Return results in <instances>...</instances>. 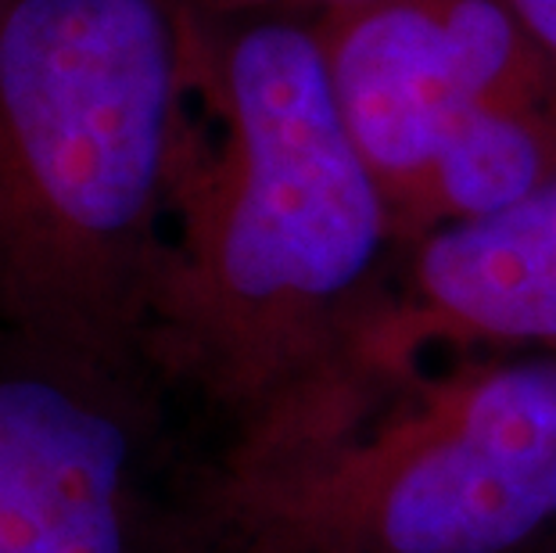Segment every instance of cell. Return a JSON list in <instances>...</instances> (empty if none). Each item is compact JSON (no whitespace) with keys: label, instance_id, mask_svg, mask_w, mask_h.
Here are the masks:
<instances>
[{"label":"cell","instance_id":"cell-1","mask_svg":"<svg viewBox=\"0 0 556 553\" xmlns=\"http://www.w3.org/2000/svg\"><path fill=\"white\" fill-rule=\"evenodd\" d=\"M187 84L144 360L238 425L356 345L395 238L309 22L191 11Z\"/></svg>","mask_w":556,"mask_h":553},{"label":"cell","instance_id":"cell-2","mask_svg":"<svg viewBox=\"0 0 556 553\" xmlns=\"http://www.w3.org/2000/svg\"><path fill=\"white\" fill-rule=\"evenodd\" d=\"M208 553H517L556 528V352L349 349L230 439L194 500Z\"/></svg>","mask_w":556,"mask_h":553},{"label":"cell","instance_id":"cell-3","mask_svg":"<svg viewBox=\"0 0 556 553\" xmlns=\"http://www.w3.org/2000/svg\"><path fill=\"white\" fill-rule=\"evenodd\" d=\"M184 0H0V327L144 360L187 129Z\"/></svg>","mask_w":556,"mask_h":553},{"label":"cell","instance_id":"cell-4","mask_svg":"<svg viewBox=\"0 0 556 553\" xmlns=\"http://www.w3.org/2000/svg\"><path fill=\"white\" fill-rule=\"evenodd\" d=\"M0 363V553H144L151 370L29 345Z\"/></svg>","mask_w":556,"mask_h":553},{"label":"cell","instance_id":"cell-5","mask_svg":"<svg viewBox=\"0 0 556 553\" xmlns=\"http://www.w3.org/2000/svg\"><path fill=\"white\" fill-rule=\"evenodd\" d=\"M409 249L402 285H388L352 349L377 360L470 345L556 352V184Z\"/></svg>","mask_w":556,"mask_h":553},{"label":"cell","instance_id":"cell-6","mask_svg":"<svg viewBox=\"0 0 556 553\" xmlns=\"http://www.w3.org/2000/svg\"><path fill=\"white\" fill-rule=\"evenodd\" d=\"M338 115L392 219L470 104L434 0H363L309 22Z\"/></svg>","mask_w":556,"mask_h":553},{"label":"cell","instance_id":"cell-7","mask_svg":"<svg viewBox=\"0 0 556 553\" xmlns=\"http://www.w3.org/2000/svg\"><path fill=\"white\" fill-rule=\"evenodd\" d=\"M549 184H556V104H470L392 216V238L413 244L448 223L500 213Z\"/></svg>","mask_w":556,"mask_h":553},{"label":"cell","instance_id":"cell-8","mask_svg":"<svg viewBox=\"0 0 556 553\" xmlns=\"http://www.w3.org/2000/svg\"><path fill=\"white\" fill-rule=\"evenodd\" d=\"M475 104H556V65L510 0H434Z\"/></svg>","mask_w":556,"mask_h":553},{"label":"cell","instance_id":"cell-9","mask_svg":"<svg viewBox=\"0 0 556 553\" xmlns=\"http://www.w3.org/2000/svg\"><path fill=\"white\" fill-rule=\"evenodd\" d=\"M208 22H233V18H288L291 0H184Z\"/></svg>","mask_w":556,"mask_h":553},{"label":"cell","instance_id":"cell-10","mask_svg":"<svg viewBox=\"0 0 556 553\" xmlns=\"http://www.w3.org/2000/svg\"><path fill=\"white\" fill-rule=\"evenodd\" d=\"M510 4L525 18V26L539 40L542 51L549 54V62L556 65V0H510Z\"/></svg>","mask_w":556,"mask_h":553},{"label":"cell","instance_id":"cell-11","mask_svg":"<svg viewBox=\"0 0 556 553\" xmlns=\"http://www.w3.org/2000/svg\"><path fill=\"white\" fill-rule=\"evenodd\" d=\"M352 4H363V0H291V15L288 18L299 22V15H309V22H313L319 15H327V11L352 8Z\"/></svg>","mask_w":556,"mask_h":553},{"label":"cell","instance_id":"cell-12","mask_svg":"<svg viewBox=\"0 0 556 553\" xmlns=\"http://www.w3.org/2000/svg\"><path fill=\"white\" fill-rule=\"evenodd\" d=\"M535 546H542V550H546V553H556V528H553V532H549L546 539H539Z\"/></svg>","mask_w":556,"mask_h":553}]
</instances>
